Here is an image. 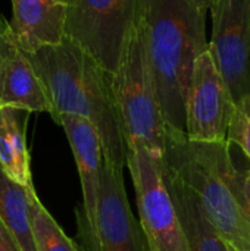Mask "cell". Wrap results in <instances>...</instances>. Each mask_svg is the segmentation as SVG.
<instances>
[{
    "label": "cell",
    "mask_w": 250,
    "mask_h": 251,
    "mask_svg": "<svg viewBox=\"0 0 250 251\" xmlns=\"http://www.w3.org/2000/svg\"><path fill=\"white\" fill-rule=\"evenodd\" d=\"M25 54L43 82L53 121L60 115H77L90 121L100 137L105 160L124 169L127 146L111 75L66 38Z\"/></svg>",
    "instance_id": "1"
},
{
    "label": "cell",
    "mask_w": 250,
    "mask_h": 251,
    "mask_svg": "<svg viewBox=\"0 0 250 251\" xmlns=\"http://www.w3.org/2000/svg\"><path fill=\"white\" fill-rule=\"evenodd\" d=\"M206 12L189 0H143L147 60L167 128L186 132L193 65L208 49Z\"/></svg>",
    "instance_id": "2"
},
{
    "label": "cell",
    "mask_w": 250,
    "mask_h": 251,
    "mask_svg": "<svg viewBox=\"0 0 250 251\" xmlns=\"http://www.w3.org/2000/svg\"><path fill=\"white\" fill-rule=\"evenodd\" d=\"M230 143L193 141L186 132L165 129L164 166L197 196L199 203L224 241L250 251V222L245 210L243 172L237 171Z\"/></svg>",
    "instance_id": "3"
},
{
    "label": "cell",
    "mask_w": 250,
    "mask_h": 251,
    "mask_svg": "<svg viewBox=\"0 0 250 251\" xmlns=\"http://www.w3.org/2000/svg\"><path fill=\"white\" fill-rule=\"evenodd\" d=\"M111 88L127 150L146 147L162 153L167 125L152 82L143 19L111 75Z\"/></svg>",
    "instance_id": "4"
},
{
    "label": "cell",
    "mask_w": 250,
    "mask_h": 251,
    "mask_svg": "<svg viewBox=\"0 0 250 251\" xmlns=\"http://www.w3.org/2000/svg\"><path fill=\"white\" fill-rule=\"evenodd\" d=\"M143 19V0H71L63 35L113 75Z\"/></svg>",
    "instance_id": "5"
},
{
    "label": "cell",
    "mask_w": 250,
    "mask_h": 251,
    "mask_svg": "<svg viewBox=\"0 0 250 251\" xmlns=\"http://www.w3.org/2000/svg\"><path fill=\"white\" fill-rule=\"evenodd\" d=\"M136 191L139 224L149 251H187L181 224L164 178L162 153L136 147L127 150Z\"/></svg>",
    "instance_id": "6"
},
{
    "label": "cell",
    "mask_w": 250,
    "mask_h": 251,
    "mask_svg": "<svg viewBox=\"0 0 250 251\" xmlns=\"http://www.w3.org/2000/svg\"><path fill=\"white\" fill-rule=\"evenodd\" d=\"M81 251H149L139 221L131 212L122 169L103 162L93 224H87L80 206L75 209Z\"/></svg>",
    "instance_id": "7"
},
{
    "label": "cell",
    "mask_w": 250,
    "mask_h": 251,
    "mask_svg": "<svg viewBox=\"0 0 250 251\" xmlns=\"http://www.w3.org/2000/svg\"><path fill=\"white\" fill-rule=\"evenodd\" d=\"M208 49L233 104L250 94V0H214Z\"/></svg>",
    "instance_id": "8"
},
{
    "label": "cell",
    "mask_w": 250,
    "mask_h": 251,
    "mask_svg": "<svg viewBox=\"0 0 250 251\" xmlns=\"http://www.w3.org/2000/svg\"><path fill=\"white\" fill-rule=\"evenodd\" d=\"M233 109L227 85L206 49L193 65L186 94V135L193 141H224Z\"/></svg>",
    "instance_id": "9"
},
{
    "label": "cell",
    "mask_w": 250,
    "mask_h": 251,
    "mask_svg": "<svg viewBox=\"0 0 250 251\" xmlns=\"http://www.w3.org/2000/svg\"><path fill=\"white\" fill-rule=\"evenodd\" d=\"M56 124L63 128L78 168L83 190L80 209L87 224H93L99 199L100 171L105 162L100 137L90 121L77 115H60Z\"/></svg>",
    "instance_id": "10"
},
{
    "label": "cell",
    "mask_w": 250,
    "mask_h": 251,
    "mask_svg": "<svg viewBox=\"0 0 250 251\" xmlns=\"http://www.w3.org/2000/svg\"><path fill=\"white\" fill-rule=\"evenodd\" d=\"M10 3L9 24L22 51L29 53L44 46H55L65 38V4L56 0H10Z\"/></svg>",
    "instance_id": "11"
},
{
    "label": "cell",
    "mask_w": 250,
    "mask_h": 251,
    "mask_svg": "<svg viewBox=\"0 0 250 251\" xmlns=\"http://www.w3.org/2000/svg\"><path fill=\"white\" fill-rule=\"evenodd\" d=\"M164 178L181 224L187 251H228V244L206 218L193 190L165 166Z\"/></svg>",
    "instance_id": "12"
},
{
    "label": "cell",
    "mask_w": 250,
    "mask_h": 251,
    "mask_svg": "<svg viewBox=\"0 0 250 251\" xmlns=\"http://www.w3.org/2000/svg\"><path fill=\"white\" fill-rule=\"evenodd\" d=\"M15 107L28 113H52V107L35 69L27 54L16 47L10 54L0 84V107Z\"/></svg>",
    "instance_id": "13"
},
{
    "label": "cell",
    "mask_w": 250,
    "mask_h": 251,
    "mask_svg": "<svg viewBox=\"0 0 250 251\" xmlns=\"http://www.w3.org/2000/svg\"><path fill=\"white\" fill-rule=\"evenodd\" d=\"M28 112L0 107V168L19 185L35 190L31 175V159L27 147Z\"/></svg>",
    "instance_id": "14"
},
{
    "label": "cell",
    "mask_w": 250,
    "mask_h": 251,
    "mask_svg": "<svg viewBox=\"0 0 250 251\" xmlns=\"http://www.w3.org/2000/svg\"><path fill=\"white\" fill-rule=\"evenodd\" d=\"M28 188L10 179L0 168V221L22 251H35L31 229Z\"/></svg>",
    "instance_id": "15"
},
{
    "label": "cell",
    "mask_w": 250,
    "mask_h": 251,
    "mask_svg": "<svg viewBox=\"0 0 250 251\" xmlns=\"http://www.w3.org/2000/svg\"><path fill=\"white\" fill-rule=\"evenodd\" d=\"M28 197L35 251H81L43 206L35 190H29Z\"/></svg>",
    "instance_id": "16"
},
{
    "label": "cell",
    "mask_w": 250,
    "mask_h": 251,
    "mask_svg": "<svg viewBox=\"0 0 250 251\" xmlns=\"http://www.w3.org/2000/svg\"><path fill=\"white\" fill-rule=\"evenodd\" d=\"M227 141L239 146L250 160V94L233 104L227 128Z\"/></svg>",
    "instance_id": "17"
},
{
    "label": "cell",
    "mask_w": 250,
    "mask_h": 251,
    "mask_svg": "<svg viewBox=\"0 0 250 251\" xmlns=\"http://www.w3.org/2000/svg\"><path fill=\"white\" fill-rule=\"evenodd\" d=\"M16 47L18 44H16L13 31L10 28V24L0 13V84H1V75H3L4 66Z\"/></svg>",
    "instance_id": "18"
},
{
    "label": "cell",
    "mask_w": 250,
    "mask_h": 251,
    "mask_svg": "<svg viewBox=\"0 0 250 251\" xmlns=\"http://www.w3.org/2000/svg\"><path fill=\"white\" fill-rule=\"evenodd\" d=\"M0 251H22L16 240L6 229L1 221H0Z\"/></svg>",
    "instance_id": "19"
},
{
    "label": "cell",
    "mask_w": 250,
    "mask_h": 251,
    "mask_svg": "<svg viewBox=\"0 0 250 251\" xmlns=\"http://www.w3.org/2000/svg\"><path fill=\"white\" fill-rule=\"evenodd\" d=\"M243 197H245V210L250 222V169L243 172Z\"/></svg>",
    "instance_id": "20"
},
{
    "label": "cell",
    "mask_w": 250,
    "mask_h": 251,
    "mask_svg": "<svg viewBox=\"0 0 250 251\" xmlns=\"http://www.w3.org/2000/svg\"><path fill=\"white\" fill-rule=\"evenodd\" d=\"M192 4H194L197 9H200V10H203V12H208L209 9H211V6H212V3H214V0H189Z\"/></svg>",
    "instance_id": "21"
},
{
    "label": "cell",
    "mask_w": 250,
    "mask_h": 251,
    "mask_svg": "<svg viewBox=\"0 0 250 251\" xmlns=\"http://www.w3.org/2000/svg\"><path fill=\"white\" fill-rule=\"evenodd\" d=\"M56 1H57V3H60V4H65V6H68L71 0H56Z\"/></svg>",
    "instance_id": "22"
},
{
    "label": "cell",
    "mask_w": 250,
    "mask_h": 251,
    "mask_svg": "<svg viewBox=\"0 0 250 251\" xmlns=\"http://www.w3.org/2000/svg\"><path fill=\"white\" fill-rule=\"evenodd\" d=\"M228 251H237V250H234V249H233L231 246H228Z\"/></svg>",
    "instance_id": "23"
}]
</instances>
